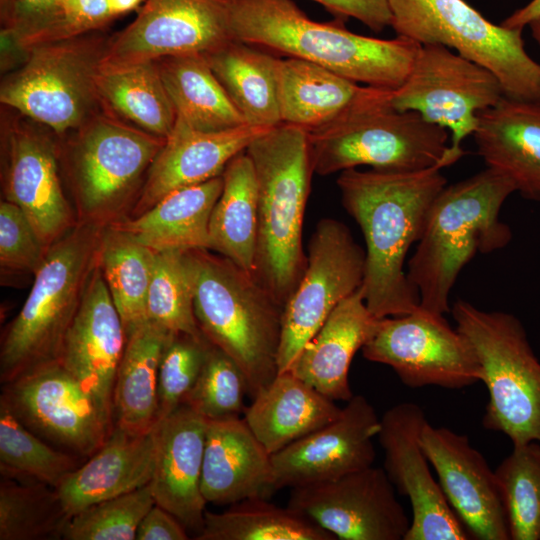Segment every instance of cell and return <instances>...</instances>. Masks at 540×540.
<instances>
[{
  "mask_svg": "<svg viewBox=\"0 0 540 540\" xmlns=\"http://www.w3.org/2000/svg\"><path fill=\"white\" fill-rule=\"evenodd\" d=\"M442 169L439 165L416 171L354 168L337 178L343 207L364 236L361 289L367 308L378 319L419 308V294L404 264L423 233L432 203L447 185Z\"/></svg>",
  "mask_w": 540,
  "mask_h": 540,
  "instance_id": "obj_1",
  "label": "cell"
},
{
  "mask_svg": "<svg viewBox=\"0 0 540 540\" xmlns=\"http://www.w3.org/2000/svg\"><path fill=\"white\" fill-rule=\"evenodd\" d=\"M343 22L314 21L292 0L231 1L235 40L317 64L367 86L399 88L421 45L400 36L356 34Z\"/></svg>",
  "mask_w": 540,
  "mask_h": 540,
  "instance_id": "obj_2",
  "label": "cell"
},
{
  "mask_svg": "<svg viewBox=\"0 0 540 540\" xmlns=\"http://www.w3.org/2000/svg\"><path fill=\"white\" fill-rule=\"evenodd\" d=\"M513 192L510 179L486 168L437 195L407 265L419 307L438 315L450 312V292L462 268L477 253H492L511 241L499 213Z\"/></svg>",
  "mask_w": 540,
  "mask_h": 540,
  "instance_id": "obj_3",
  "label": "cell"
},
{
  "mask_svg": "<svg viewBox=\"0 0 540 540\" xmlns=\"http://www.w3.org/2000/svg\"><path fill=\"white\" fill-rule=\"evenodd\" d=\"M203 335L241 368L255 397L278 374L283 306L248 271L209 250L184 251Z\"/></svg>",
  "mask_w": 540,
  "mask_h": 540,
  "instance_id": "obj_4",
  "label": "cell"
},
{
  "mask_svg": "<svg viewBox=\"0 0 540 540\" xmlns=\"http://www.w3.org/2000/svg\"><path fill=\"white\" fill-rule=\"evenodd\" d=\"M245 152L258 186L253 274L284 307L307 265L302 233L314 173L308 131L281 123L254 139Z\"/></svg>",
  "mask_w": 540,
  "mask_h": 540,
  "instance_id": "obj_5",
  "label": "cell"
},
{
  "mask_svg": "<svg viewBox=\"0 0 540 540\" xmlns=\"http://www.w3.org/2000/svg\"><path fill=\"white\" fill-rule=\"evenodd\" d=\"M105 227L78 220L47 249L26 300L2 335V384L59 361L65 336L99 263Z\"/></svg>",
  "mask_w": 540,
  "mask_h": 540,
  "instance_id": "obj_6",
  "label": "cell"
},
{
  "mask_svg": "<svg viewBox=\"0 0 540 540\" xmlns=\"http://www.w3.org/2000/svg\"><path fill=\"white\" fill-rule=\"evenodd\" d=\"M391 92L380 89L339 118L308 131L314 173L327 176L358 166L416 171L453 164L449 131L417 112L395 110Z\"/></svg>",
  "mask_w": 540,
  "mask_h": 540,
  "instance_id": "obj_7",
  "label": "cell"
},
{
  "mask_svg": "<svg viewBox=\"0 0 540 540\" xmlns=\"http://www.w3.org/2000/svg\"><path fill=\"white\" fill-rule=\"evenodd\" d=\"M450 312L482 369L489 395L483 426L505 434L513 446L540 443V361L521 321L462 299Z\"/></svg>",
  "mask_w": 540,
  "mask_h": 540,
  "instance_id": "obj_8",
  "label": "cell"
},
{
  "mask_svg": "<svg viewBox=\"0 0 540 540\" xmlns=\"http://www.w3.org/2000/svg\"><path fill=\"white\" fill-rule=\"evenodd\" d=\"M109 37L100 30L26 50L0 102L59 137L79 129L103 109L97 80Z\"/></svg>",
  "mask_w": 540,
  "mask_h": 540,
  "instance_id": "obj_9",
  "label": "cell"
},
{
  "mask_svg": "<svg viewBox=\"0 0 540 540\" xmlns=\"http://www.w3.org/2000/svg\"><path fill=\"white\" fill-rule=\"evenodd\" d=\"M397 36L441 44L491 71L505 96L540 101V64L524 48L522 29L496 25L465 0H388Z\"/></svg>",
  "mask_w": 540,
  "mask_h": 540,
  "instance_id": "obj_10",
  "label": "cell"
},
{
  "mask_svg": "<svg viewBox=\"0 0 540 540\" xmlns=\"http://www.w3.org/2000/svg\"><path fill=\"white\" fill-rule=\"evenodd\" d=\"M71 134L67 168L78 220L108 226L137 199L165 139L105 109Z\"/></svg>",
  "mask_w": 540,
  "mask_h": 540,
  "instance_id": "obj_11",
  "label": "cell"
},
{
  "mask_svg": "<svg viewBox=\"0 0 540 540\" xmlns=\"http://www.w3.org/2000/svg\"><path fill=\"white\" fill-rule=\"evenodd\" d=\"M503 96L499 80L488 69L444 45L424 44L404 83L392 90L390 105L447 129L449 148L461 158V144L473 135L478 113Z\"/></svg>",
  "mask_w": 540,
  "mask_h": 540,
  "instance_id": "obj_12",
  "label": "cell"
},
{
  "mask_svg": "<svg viewBox=\"0 0 540 540\" xmlns=\"http://www.w3.org/2000/svg\"><path fill=\"white\" fill-rule=\"evenodd\" d=\"M365 250L348 227L321 219L311 235L305 271L284 305L278 373L290 371L332 311L363 283Z\"/></svg>",
  "mask_w": 540,
  "mask_h": 540,
  "instance_id": "obj_13",
  "label": "cell"
},
{
  "mask_svg": "<svg viewBox=\"0 0 540 540\" xmlns=\"http://www.w3.org/2000/svg\"><path fill=\"white\" fill-rule=\"evenodd\" d=\"M362 355L391 367L411 388L461 389L481 381L482 369L468 339L444 315L421 307L379 319Z\"/></svg>",
  "mask_w": 540,
  "mask_h": 540,
  "instance_id": "obj_14",
  "label": "cell"
},
{
  "mask_svg": "<svg viewBox=\"0 0 540 540\" xmlns=\"http://www.w3.org/2000/svg\"><path fill=\"white\" fill-rule=\"evenodd\" d=\"M2 386L1 399L28 429L76 457L92 456L114 426L59 361L31 369Z\"/></svg>",
  "mask_w": 540,
  "mask_h": 540,
  "instance_id": "obj_15",
  "label": "cell"
},
{
  "mask_svg": "<svg viewBox=\"0 0 540 540\" xmlns=\"http://www.w3.org/2000/svg\"><path fill=\"white\" fill-rule=\"evenodd\" d=\"M231 1L145 0L136 18L109 37L101 70L219 49L235 40Z\"/></svg>",
  "mask_w": 540,
  "mask_h": 540,
  "instance_id": "obj_16",
  "label": "cell"
},
{
  "mask_svg": "<svg viewBox=\"0 0 540 540\" xmlns=\"http://www.w3.org/2000/svg\"><path fill=\"white\" fill-rule=\"evenodd\" d=\"M384 469L291 488L288 507L341 540H404L411 520Z\"/></svg>",
  "mask_w": 540,
  "mask_h": 540,
  "instance_id": "obj_17",
  "label": "cell"
},
{
  "mask_svg": "<svg viewBox=\"0 0 540 540\" xmlns=\"http://www.w3.org/2000/svg\"><path fill=\"white\" fill-rule=\"evenodd\" d=\"M428 422L416 403L390 407L380 418L377 434L384 451V470L397 491L411 504L412 518L404 540L472 539L434 479L420 444Z\"/></svg>",
  "mask_w": 540,
  "mask_h": 540,
  "instance_id": "obj_18",
  "label": "cell"
},
{
  "mask_svg": "<svg viewBox=\"0 0 540 540\" xmlns=\"http://www.w3.org/2000/svg\"><path fill=\"white\" fill-rule=\"evenodd\" d=\"M18 113V112H17ZM4 128L3 193L19 206L48 249L77 222L59 174L54 132L20 114Z\"/></svg>",
  "mask_w": 540,
  "mask_h": 540,
  "instance_id": "obj_19",
  "label": "cell"
},
{
  "mask_svg": "<svg viewBox=\"0 0 540 540\" xmlns=\"http://www.w3.org/2000/svg\"><path fill=\"white\" fill-rule=\"evenodd\" d=\"M379 429L372 404L353 396L335 420L271 455L273 490L330 481L372 466V440Z\"/></svg>",
  "mask_w": 540,
  "mask_h": 540,
  "instance_id": "obj_20",
  "label": "cell"
},
{
  "mask_svg": "<svg viewBox=\"0 0 540 540\" xmlns=\"http://www.w3.org/2000/svg\"><path fill=\"white\" fill-rule=\"evenodd\" d=\"M420 444L450 507L472 539L509 540L495 471L464 434L425 424Z\"/></svg>",
  "mask_w": 540,
  "mask_h": 540,
  "instance_id": "obj_21",
  "label": "cell"
},
{
  "mask_svg": "<svg viewBox=\"0 0 540 540\" xmlns=\"http://www.w3.org/2000/svg\"><path fill=\"white\" fill-rule=\"evenodd\" d=\"M126 334L99 263L65 336L59 362L113 423V390Z\"/></svg>",
  "mask_w": 540,
  "mask_h": 540,
  "instance_id": "obj_22",
  "label": "cell"
},
{
  "mask_svg": "<svg viewBox=\"0 0 540 540\" xmlns=\"http://www.w3.org/2000/svg\"><path fill=\"white\" fill-rule=\"evenodd\" d=\"M267 130L246 124L205 132L176 119L173 130L148 170L130 217L142 214L175 190L222 175L227 164Z\"/></svg>",
  "mask_w": 540,
  "mask_h": 540,
  "instance_id": "obj_23",
  "label": "cell"
},
{
  "mask_svg": "<svg viewBox=\"0 0 540 540\" xmlns=\"http://www.w3.org/2000/svg\"><path fill=\"white\" fill-rule=\"evenodd\" d=\"M206 428L207 420L187 405L159 421L150 481L155 503L197 534L203 527L207 503L201 492Z\"/></svg>",
  "mask_w": 540,
  "mask_h": 540,
  "instance_id": "obj_24",
  "label": "cell"
},
{
  "mask_svg": "<svg viewBox=\"0 0 540 540\" xmlns=\"http://www.w3.org/2000/svg\"><path fill=\"white\" fill-rule=\"evenodd\" d=\"M156 452L157 425L135 433L114 424L101 447L56 488L67 515L149 484Z\"/></svg>",
  "mask_w": 540,
  "mask_h": 540,
  "instance_id": "obj_25",
  "label": "cell"
},
{
  "mask_svg": "<svg viewBox=\"0 0 540 540\" xmlns=\"http://www.w3.org/2000/svg\"><path fill=\"white\" fill-rule=\"evenodd\" d=\"M273 491L271 454L244 418L207 420L201 475L206 502L232 505Z\"/></svg>",
  "mask_w": 540,
  "mask_h": 540,
  "instance_id": "obj_26",
  "label": "cell"
},
{
  "mask_svg": "<svg viewBox=\"0 0 540 540\" xmlns=\"http://www.w3.org/2000/svg\"><path fill=\"white\" fill-rule=\"evenodd\" d=\"M478 154L512 181L524 198L540 202V101L503 96L478 113Z\"/></svg>",
  "mask_w": 540,
  "mask_h": 540,
  "instance_id": "obj_27",
  "label": "cell"
},
{
  "mask_svg": "<svg viewBox=\"0 0 540 540\" xmlns=\"http://www.w3.org/2000/svg\"><path fill=\"white\" fill-rule=\"evenodd\" d=\"M378 320L367 308L360 287L332 311L290 371L329 399L348 402L354 396L349 382L351 362Z\"/></svg>",
  "mask_w": 540,
  "mask_h": 540,
  "instance_id": "obj_28",
  "label": "cell"
},
{
  "mask_svg": "<svg viewBox=\"0 0 540 540\" xmlns=\"http://www.w3.org/2000/svg\"><path fill=\"white\" fill-rule=\"evenodd\" d=\"M342 408L293 372L278 373L244 410V420L272 455L335 420Z\"/></svg>",
  "mask_w": 540,
  "mask_h": 540,
  "instance_id": "obj_29",
  "label": "cell"
},
{
  "mask_svg": "<svg viewBox=\"0 0 540 540\" xmlns=\"http://www.w3.org/2000/svg\"><path fill=\"white\" fill-rule=\"evenodd\" d=\"M223 188V176L175 190L135 217L110 226L154 252L209 249V222Z\"/></svg>",
  "mask_w": 540,
  "mask_h": 540,
  "instance_id": "obj_30",
  "label": "cell"
},
{
  "mask_svg": "<svg viewBox=\"0 0 540 540\" xmlns=\"http://www.w3.org/2000/svg\"><path fill=\"white\" fill-rule=\"evenodd\" d=\"M382 88L360 85L317 64L280 59L278 94L282 123L311 131L370 99Z\"/></svg>",
  "mask_w": 540,
  "mask_h": 540,
  "instance_id": "obj_31",
  "label": "cell"
},
{
  "mask_svg": "<svg viewBox=\"0 0 540 540\" xmlns=\"http://www.w3.org/2000/svg\"><path fill=\"white\" fill-rule=\"evenodd\" d=\"M171 333L147 321L127 336L114 382V424L135 433L157 425L159 364Z\"/></svg>",
  "mask_w": 540,
  "mask_h": 540,
  "instance_id": "obj_32",
  "label": "cell"
},
{
  "mask_svg": "<svg viewBox=\"0 0 540 540\" xmlns=\"http://www.w3.org/2000/svg\"><path fill=\"white\" fill-rule=\"evenodd\" d=\"M204 57L246 124L270 129L282 123L278 94L280 58L238 40Z\"/></svg>",
  "mask_w": 540,
  "mask_h": 540,
  "instance_id": "obj_33",
  "label": "cell"
},
{
  "mask_svg": "<svg viewBox=\"0 0 540 540\" xmlns=\"http://www.w3.org/2000/svg\"><path fill=\"white\" fill-rule=\"evenodd\" d=\"M222 176L223 188L209 222V250L253 274L258 237V186L247 153L236 155Z\"/></svg>",
  "mask_w": 540,
  "mask_h": 540,
  "instance_id": "obj_34",
  "label": "cell"
},
{
  "mask_svg": "<svg viewBox=\"0 0 540 540\" xmlns=\"http://www.w3.org/2000/svg\"><path fill=\"white\" fill-rule=\"evenodd\" d=\"M156 62L177 119L205 132L246 125L204 55L169 56Z\"/></svg>",
  "mask_w": 540,
  "mask_h": 540,
  "instance_id": "obj_35",
  "label": "cell"
},
{
  "mask_svg": "<svg viewBox=\"0 0 540 540\" xmlns=\"http://www.w3.org/2000/svg\"><path fill=\"white\" fill-rule=\"evenodd\" d=\"M103 109L154 136L166 139L177 119L156 61L100 72Z\"/></svg>",
  "mask_w": 540,
  "mask_h": 540,
  "instance_id": "obj_36",
  "label": "cell"
},
{
  "mask_svg": "<svg viewBox=\"0 0 540 540\" xmlns=\"http://www.w3.org/2000/svg\"><path fill=\"white\" fill-rule=\"evenodd\" d=\"M197 540H336L321 526L290 507L264 497L249 498L221 513L206 511Z\"/></svg>",
  "mask_w": 540,
  "mask_h": 540,
  "instance_id": "obj_37",
  "label": "cell"
},
{
  "mask_svg": "<svg viewBox=\"0 0 540 540\" xmlns=\"http://www.w3.org/2000/svg\"><path fill=\"white\" fill-rule=\"evenodd\" d=\"M156 252L108 225L104 228L99 266L121 317L126 338L147 322L146 303Z\"/></svg>",
  "mask_w": 540,
  "mask_h": 540,
  "instance_id": "obj_38",
  "label": "cell"
},
{
  "mask_svg": "<svg viewBox=\"0 0 540 540\" xmlns=\"http://www.w3.org/2000/svg\"><path fill=\"white\" fill-rule=\"evenodd\" d=\"M79 464L77 457L51 447L28 429L0 398L1 475L57 488Z\"/></svg>",
  "mask_w": 540,
  "mask_h": 540,
  "instance_id": "obj_39",
  "label": "cell"
},
{
  "mask_svg": "<svg viewBox=\"0 0 540 540\" xmlns=\"http://www.w3.org/2000/svg\"><path fill=\"white\" fill-rule=\"evenodd\" d=\"M69 519L55 488L2 476L0 540L59 539Z\"/></svg>",
  "mask_w": 540,
  "mask_h": 540,
  "instance_id": "obj_40",
  "label": "cell"
},
{
  "mask_svg": "<svg viewBox=\"0 0 540 540\" xmlns=\"http://www.w3.org/2000/svg\"><path fill=\"white\" fill-rule=\"evenodd\" d=\"M511 540H540V443L513 446L495 470Z\"/></svg>",
  "mask_w": 540,
  "mask_h": 540,
  "instance_id": "obj_41",
  "label": "cell"
},
{
  "mask_svg": "<svg viewBox=\"0 0 540 540\" xmlns=\"http://www.w3.org/2000/svg\"><path fill=\"white\" fill-rule=\"evenodd\" d=\"M184 251L156 252L147 295V320L170 332L200 336L203 333L194 314L192 281Z\"/></svg>",
  "mask_w": 540,
  "mask_h": 540,
  "instance_id": "obj_42",
  "label": "cell"
},
{
  "mask_svg": "<svg viewBox=\"0 0 540 540\" xmlns=\"http://www.w3.org/2000/svg\"><path fill=\"white\" fill-rule=\"evenodd\" d=\"M155 504L150 483L129 493L94 503L70 517L65 540H133Z\"/></svg>",
  "mask_w": 540,
  "mask_h": 540,
  "instance_id": "obj_43",
  "label": "cell"
},
{
  "mask_svg": "<svg viewBox=\"0 0 540 540\" xmlns=\"http://www.w3.org/2000/svg\"><path fill=\"white\" fill-rule=\"evenodd\" d=\"M248 394L245 375L237 363L211 343L201 372L187 396V405L206 420L239 416Z\"/></svg>",
  "mask_w": 540,
  "mask_h": 540,
  "instance_id": "obj_44",
  "label": "cell"
},
{
  "mask_svg": "<svg viewBox=\"0 0 540 540\" xmlns=\"http://www.w3.org/2000/svg\"><path fill=\"white\" fill-rule=\"evenodd\" d=\"M210 346L204 335L174 332L169 335L159 364L158 422L184 405Z\"/></svg>",
  "mask_w": 540,
  "mask_h": 540,
  "instance_id": "obj_45",
  "label": "cell"
},
{
  "mask_svg": "<svg viewBox=\"0 0 540 540\" xmlns=\"http://www.w3.org/2000/svg\"><path fill=\"white\" fill-rule=\"evenodd\" d=\"M115 19L107 0H56L45 22L18 51L100 31Z\"/></svg>",
  "mask_w": 540,
  "mask_h": 540,
  "instance_id": "obj_46",
  "label": "cell"
},
{
  "mask_svg": "<svg viewBox=\"0 0 540 540\" xmlns=\"http://www.w3.org/2000/svg\"><path fill=\"white\" fill-rule=\"evenodd\" d=\"M47 248L26 214L16 204L0 203V266L1 273L35 274Z\"/></svg>",
  "mask_w": 540,
  "mask_h": 540,
  "instance_id": "obj_47",
  "label": "cell"
},
{
  "mask_svg": "<svg viewBox=\"0 0 540 540\" xmlns=\"http://www.w3.org/2000/svg\"><path fill=\"white\" fill-rule=\"evenodd\" d=\"M56 0H17L10 23L1 29L2 43L19 46L45 22Z\"/></svg>",
  "mask_w": 540,
  "mask_h": 540,
  "instance_id": "obj_48",
  "label": "cell"
},
{
  "mask_svg": "<svg viewBox=\"0 0 540 540\" xmlns=\"http://www.w3.org/2000/svg\"><path fill=\"white\" fill-rule=\"evenodd\" d=\"M337 19L354 18L374 32H381L391 23L388 0H313Z\"/></svg>",
  "mask_w": 540,
  "mask_h": 540,
  "instance_id": "obj_49",
  "label": "cell"
},
{
  "mask_svg": "<svg viewBox=\"0 0 540 540\" xmlns=\"http://www.w3.org/2000/svg\"><path fill=\"white\" fill-rule=\"evenodd\" d=\"M137 540H186L184 525L170 512L154 504L143 517L136 533Z\"/></svg>",
  "mask_w": 540,
  "mask_h": 540,
  "instance_id": "obj_50",
  "label": "cell"
},
{
  "mask_svg": "<svg viewBox=\"0 0 540 540\" xmlns=\"http://www.w3.org/2000/svg\"><path fill=\"white\" fill-rule=\"evenodd\" d=\"M538 17H540V0H531L505 18L500 25L506 28L523 30L526 25Z\"/></svg>",
  "mask_w": 540,
  "mask_h": 540,
  "instance_id": "obj_51",
  "label": "cell"
},
{
  "mask_svg": "<svg viewBox=\"0 0 540 540\" xmlns=\"http://www.w3.org/2000/svg\"><path fill=\"white\" fill-rule=\"evenodd\" d=\"M110 10L115 18L130 13L143 5L145 0H107Z\"/></svg>",
  "mask_w": 540,
  "mask_h": 540,
  "instance_id": "obj_52",
  "label": "cell"
},
{
  "mask_svg": "<svg viewBox=\"0 0 540 540\" xmlns=\"http://www.w3.org/2000/svg\"><path fill=\"white\" fill-rule=\"evenodd\" d=\"M17 0H0V18L2 28L9 25Z\"/></svg>",
  "mask_w": 540,
  "mask_h": 540,
  "instance_id": "obj_53",
  "label": "cell"
},
{
  "mask_svg": "<svg viewBox=\"0 0 540 540\" xmlns=\"http://www.w3.org/2000/svg\"><path fill=\"white\" fill-rule=\"evenodd\" d=\"M528 25L531 29L533 38L540 46V17L531 21Z\"/></svg>",
  "mask_w": 540,
  "mask_h": 540,
  "instance_id": "obj_54",
  "label": "cell"
}]
</instances>
